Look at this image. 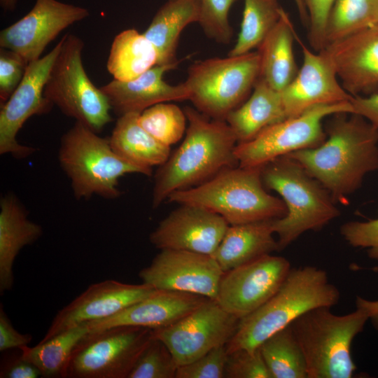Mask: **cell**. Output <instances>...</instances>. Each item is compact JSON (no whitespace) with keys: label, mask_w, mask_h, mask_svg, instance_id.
<instances>
[{"label":"cell","mask_w":378,"mask_h":378,"mask_svg":"<svg viewBox=\"0 0 378 378\" xmlns=\"http://www.w3.org/2000/svg\"><path fill=\"white\" fill-rule=\"evenodd\" d=\"M333 115L319 146L286 155L342 203L360 188L368 173L378 170V128L359 115Z\"/></svg>","instance_id":"1"},{"label":"cell","mask_w":378,"mask_h":378,"mask_svg":"<svg viewBox=\"0 0 378 378\" xmlns=\"http://www.w3.org/2000/svg\"><path fill=\"white\" fill-rule=\"evenodd\" d=\"M188 127L178 148L155 174L152 206L174 192L199 186L225 169L239 166L237 137L226 121L211 119L195 108H184Z\"/></svg>","instance_id":"2"},{"label":"cell","mask_w":378,"mask_h":378,"mask_svg":"<svg viewBox=\"0 0 378 378\" xmlns=\"http://www.w3.org/2000/svg\"><path fill=\"white\" fill-rule=\"evenodd\" d=\"M340 299L339 289L329 281L324 270L314 266L291 268L272 298L239 319L235 333L226 344L227 353L255 350L304 313L319 307H332Z\"/></svg>","instance_id":"3"},{"label":"cell","mask_w":378,"mask_h":378,"mask_svg":"<svg viewBox=\"0 0 378 378\" xmlns=\"http://www.w3.org/2000/svg\"><path fill=\"white\" fill-rule=\"evenodd\" d=\"M261 178L266 189L280 195L286 207V215L272 223L279 251L307 231L320 230L340 214L330 192L286 155L264 164Z\"/></svg>","instance_id":"4"},{"label":"cell","mask_w":378,"mask_h":378,"mask_svg":"<svg viewBox=\"0 0 378 378\" xmlns=\"http://www.w3.org/2000/svg\"><path fill=\"white\" fill-rule=\"evenodd\" d=\"M261 167L225 169L199 186L172 192L167 200L206 208L223 217L229 225L282 218L286 214V205L282 199L267 192Z\"/></svg>","instance_id":"5"},{"label":"cell","mask_w":378,"mask_h":378,"mask_svg":"<svg viewBox=\"0 0 378 378\" xmlns=\"http://www.w3.org/2000/svg\"><path fill=\"white\" fill-rule=\"evenodd\" d=\"M369 320L360 307L337 315L330 307L312 309L290 324L303 352L308 378H351L356 370L351 355L355 337Z\"/></svg>","instance_id":"6"},{"label":"cell","mask_w":378,"mask_h":378,"mask_svg":"<svg viewBox=\"0 0 378 378\" xmlns=\"http://www.w3.org/2000/svg\"><path fill=\"white\" fill-rule=\"evenodd\" d=\"M97 134L76 121L61 139L59 162L78 200L94 195L115 199L120 195L118 186L121 176L134 173L152 174L120 158L112 149L109 139Z\"/></svg>","instance_id":"7"},{"label":"cell","mask_w":378,"mask_h":378,"mask_svg":"<svg viewBox=\"0 0 378 378\" xmlns=\"http://www.w3.org/2000/svg\"><path fill=\"white\" fill-rule=\"evenodd\" d=\"M258 52L197 61L184 82L189 100L211 119L225 121L244 102L259 78Z\"/></svg>","instance_id":"8"},{"label":"cell","mask_w":378,"mask_h":378,"mask_svg":"<svg viewBox=\"0 0 378 378\" xmlns=\"http://www.w3.org/2000/svg\"><path fill=\"white\" fill-rule=\"evenodd\" d=\"M61 41V48L45 85L44 95L64 115L98 133L112 121L108 100L85 71L82 39L66 34Z\"/></svg>","instance_id":"9"},{"label":"cell","mask_w":378,"mask_h":378,"mask_svg":"<svg viewBox=\"0 0 378 378\" xmlns=\"http://www.w3.org/2000/svg\"><path fill=\"white\" fill-rule=\"evenodd\" d=\"M153 330L118 326L88 332L76 345L65 378H127Z\"/></svg>","instance_id":"10"},{"label":"cell","mask_w":378,"mask_h":378,"mask_svg":"<svg viewBox=\"0 0 378 378\" xmlns=\"http://www.w3.org/2000/svg\"><path fill=\"white\" fill-rule=\"evenodd\" d=\"M339 113H353L350 101L316 106L265 127L250 141L237 144L239 166L261 167L276 158L319 146L327 137L323 120Z\"/></svg>","instance_id":"11"},{"label":"cell","mask_w":378,"mask_h":378,"mask_svg":"<svg viewBox=\"0 0 378 378\" xmlns=\"http://www.w3.org/2000/svg\"><path fill=\"white\" fill-rule=\"evenodd\" d=\"M239 321V318L223 309L216 300L208 299L172 325L153 330V336L168 347L181 366L227 344Z\"/></svg>","instance_id":"12"},{"label":"cell","mask_w":378,"mask_h":378,"mask_svg":"<svg viewBox=\"0 0 378 378\" xmlns=\"http://www.w3.org/2000/svg\"><path fill=\"white\" fill-rule=\"evenodd\" d=\"M62 41L43 57L28 64L24 75L0 110V154L20 159L36 149L17 141V134L25 122L34 115L47 113L53 105L44 95V88L52 64L60 50Z\"/></svg>","instance_id":"13"},{"label":"cell","mask_w":378,"mask_h":378,"mask_svg":"<svg viewBox=\"0 0 378 378\" xmlns=\"http://www.w3.org/2000/svg\"><path fill=\"white\" fill-rule=\"evenodd\" d=\"M291 269L285 258L267 254L225 272L216 301L239 319L250 314L281 286Z\"/></svg>","instance_id":"14"},{"label":"cell","mask_w":378,"mask_h":378,"mask_svg":"<svg viewBox=\"0 0 378 378\" xmlns=\"http://www.w3.org/2000/svg\"><path fill=\"white\" fill-rule=\"evenodd\" d=\"M223 274L211 255L162 249L139 276L156 290L192 293L215 300Z\"/></svg>","instance_id":"15"},{"label":"cell","mask_w":378,"mask_h":378,"mask_svg":"<svg viewBox=\"0 0 378 378\" xmlns=\"http://www.w3.org/2000/svg\"><path fill=\"white\" fill-rule=\"evenodd\" d=\"M85 8L57 0H36L24 17L0 32V48L15 52L28 63L41 58L64 29L88 17Z\"/></svg>","instance_id":"16"},{"label":"cell","mask_w":378,"mask_h":378,"mask_svg":"<svg viewBox=\"0 0 378 378\" xmlns=\"http://www.w3.org/2000/svg\"><path fill=\"white\" fill-rule=\"evenodd\" d=\"M155 290L144 283L130 284L113 279L92 284L57 313L41 341L81 324L110 317Z\"/></svg>","instance_id":"17"},{"label":"cell","mask_w":378,"mask_h":378,"mask_svg":"<svg viewBox=\"0 0 378 378\" xmlns=\"http://www.w3.org/2000/svg\"><path fill=\"white\" fill-rule=\"evenodd\" d=\"M150 234V241L162 249L185 250L212 255L228 226L227 220L206 208L179 204Z\"/></svg>","instance_id":"18"},{"label":"cell","mask_w":378,"mask_h":378,"mask_svg":"<svg viewBox=\"0 0 378 378\" xmlns=\"http://www.w3.org/2000/svg\"><path fill=\"white\" fill-rule=\"evenodd\" d=\"M303 63L293 81L280 92L286 118L319 105L349 102L353 97L342 87L335 69L323 52H313L296 34Z\"/></svg>","instance_id":"19"},{"label":"cell","mask_w":378,"mask_h":378,"mask_svg":"<svg viewBox=\"0 0 378 378\" xmlns=\"http://www.w3.org/2000/svg\"><path fill=\"white\" fill-rule=\"evenodd\" d=\"M352 96L378 86V25L328 44L321 50Z\"/></svg>","instance_id":"20"},{"label":"cell","mask_w":378,"mask_h":378,"mask_svg":"<svg viewBox=\"0 0 378 378\" xmlns=\"http://www.w3.org/2000/svg\"><path fill=\"white\" fill-rule=\"evenodd\" d=\"M208 299L192 293L156 290L151 295L110 317L85 324L89 332L118 326L160 329L179 321Z\"/></svg>","instance_id":"21"},{"label":"cell","mask_w":378,"mask_h":378,"mask_svg":"<svg viewBox=\"0 0 378 378\" xmlns=\"http://www.w3.org/2000/svg\"><path fill=\"white\" fill-rule=\"evenodd\" d=\"M179 62L157 64L134 79H114L100 89L107 97L111 110L118 116L128 113H141L161 102L189 99V92L184 83L174 85L163 79L164 74L176 69Z\"/></svg>","instance_id":"22"},{"label":"cell","mask_w":378,"mask_h":378,"mask_svg":"<svg viewBox=\"0 0 378 378\" xmlns=\"http://www.w3.org/2000/svg\"><path fill=\"white\" fill-rule=\"evenodd\" d=\"M43 233L41 225L28 218L27 212L14 195L0 201V292L11 289L13 265L20 250L36 241Z\"/></svg>","instance_id":"23"},{"label":"cell","mask_w":378,"mask_h":378,"mask_svg":"<svg viewBox=\"0 0 378 378\" xmlns=\"http://www.w3.org/2000/svg\"><path fill=\"white\" fill-rule=\"evenodd\" d=\"M273 220L229 225L211 255L224 272L279 251Z\"/></svg>","instance_id":"24"},{"label":"cell","mask_w":378,"mask_h":378,"mask_svg":"<svg viewBox=\"0 0 378 378\" xmlns=\"http://www.w3.org/2000/svg\"><path fill=\"white\" fill-rule=\"evenodd\" d=\"M296 34L291 20L284 9L276 24L258 48V78L279 92L293 81L299 70L293 52Z\"/></svg>","instance_id":"25"},{"label":"cell","mask_w":378,"mask_h":378,"mask_svg":"<svg viewBox=\"0 0 378 378\" xmlns=\"http://www.w3.org/2000/svg\"><path fill=\"white\" fill-rule=\"evenodd\" d=\"M139 114L134 112L119 116L109 143L120 158L152 174L153 167H160L167 160L170 146L158 141L141 127Z\"/></svg>","instance_id":"26"},{"label":"cell","mask_w":378,"mask_h":378,"mask_svg":"<svg viewBox=\"0 0 378 378\" xmlns=\"http://www.w3.org/2000/svg\"><path fill=\"white\" fill-rule=\"evenodd\" d=\"M285 119L280 92L258 78L248 99L232 111L225 121L239 144L250 141L265 127Z\"/></svg>","instance_id":"27"},{"label":"cell","mask_w":378,"mask_h":378,"mask_svg":"<svg viewBox=\"0 0 378 378\" xmlns=\"http://www.w3.org/2000/svg\"><path fill=\"white\" fill-rule=\"evenodd\" d=\"M199 12L198 0H168L158 10L144 34L158 52V64L178 62L176 52L181 33L198 22Z\"/></svg>","instance_id":"28"},{"label":"cell","mask_w":378,"mask_h":378,"mask_svg":"<svg viewBox=\"0 0 378 378\" xmlns=\"http://www.w3.org/2000/svg\"><path fill=\"white\" fill-rule=\"evenodd\" d=\"M157 64L158 52L144 33L128 29L115 36L106 64L115 80L134 79Z\"/></svg>","instance_id":"29"},{"label":"cell","mask_w":378,"mask_h":378,"mask_svg":"<svg viewBox=\"0 0 378 378\" xmlns=\"http://www.w3.org/2000/svg\"><path fill=\"white\" fill-rule=\"evenodd\" d=\"M89 332L84 323L62 332L34 346L20 350L22 358L35 365L43 377L65 378L71 354L78 342Z\"/></svg>","instance_id":"30"},{"label":"cell","mask_w":378,"mask_h":378,"mask_svg":"<svg viewBox=\"0 0 378 378\" xmlns=\"http://www.w3.org/2000/svg\"><path fill=\"white\" fill-rule=\"evenodd\" d=\"M258 349L272 378H308L303 352L290 325L268 337Z\"/></svg>","instance_id":"31"},{"label":"cell","mask_w":378,"mask_h":378,"mask_svg":"<svg viewBox=\"0 0 378 378\" xmlns=\"http://www.w3.org/2000/svg\"><path fill=\"white\" fill-rule=\"evenodd\" d=\"M283 10L279 0H244L240 31L228 55H243L258 48L279 20Z\"/></svg>","instance_id":"32"},{"label":"cell","mask_w":378,"mask_h":378,"mask_svg":"<svg viewBox=\"0 0 378 378\" xmlns=\"http://www.w3.org/2000/svg\"><path fill=\"white\" fill-rule=\"evenodd\" d=\"M376 25L378 0H335L326 24V46Z\"/></svg>","instance_id":"33"},{"label":"cell","mask_w":378,"mask_h":378,"mask_svg":"<svg viewBox=\"0 0 378 378\" xmlns=\"http://www.w3.org/2000/svg\"><path fill=\"white\" fill-rule=\"evenodd\" d=\"M187 118L178 106L161 102L148 107L139 115L141 127L158 141L170 146L180 141L186 131Z\"/></svg>","instance_id":"34"},{"label":"cell","mask_w":378,"mask_h":378,"mask_svg":"<svg viewBox=\"0 0 378 378\" xmlns=\"http://www.w3.org/2000/svg\"><path fill=\"white\" fill-rule=\"evenodd\" d=\"M178 367L168 347L153 336L127 378H175Z\"/></svg>","instance_id":"35"},{"label":"cell","mask_w":378,"mask_h":378,"mask_svg":"<svg viewBox=\"0 0 378 378\" xmlns=\"http://www.w3.org/2000/svg\"><path fill=\"white\" fill-rule=\"evenodd\" d=\"M198 23L207 37L227 44L232 36L229 22V11L236 0H198Z\"/></svg>","instance_id":"36"},{"label":"cell","mask_w":378,"mask_h":378,"mask_svg":"<svg viewBox=\"0 0 378 378\" xmlns=\"http://www.w3.org/2000/svg\"><path fill=\"white\" fill-rule=\"evenodd\" d=\"M227 356L226 344L217 346L196 360L178 366L175 378H225Z\"/></svg>","instance_id":"37"},{"label":"cell","mask_w":378,"mask_h":378,"mask_svg":"<svg viewBox=\"0 0 378 378\" xmlns=\"http://www.w3.org/2000/svg\"><path fill=\"white\" fill-rule=\"evenodd\" d=\"M225 378H272L258 348L228 354Z\"/></svg>","instance_id":"38"},{"label":"cell","mask_w":378,"mask_h":378,"mask_svg":"<svg viewBox=\"0 0 378 378\" xmlns=\"http://www.w3.org/2000/svg\"><path fill=\"white\" fill-rule=\"evenodd\" d=\"M28 62L19 54L0 48V104L3 105L20 83Z\"/></svg>","instance_id":"39"},{"label":"cell","mask_w":378,"mask_h":378,"mask_svg":"<svg viewBox=\"0 0 378 378\" xmlns=\"http://www.w3.org/2000/svg\"><path fill=\"white\" fill-rule=\"evenodd\" d=\"M340 234L350 246L366 248L370 258L378 260V218L346 222Z\"/></svg>","instance_id":"40"},{"label":"cell","mask_w":378,"mask_h":378,"mask_svg":"<svg viewBox=\"0 0 378 378\" xmlns=\"http://www.w3.org/2000/svg\"><path fill=\"white\" fill-rule=\"evenodd\" d=\"M302 1L309 18V44L315 52H321L326 46V24L335 0Z\"/></svg>","instance_id":"41"},{"label":"cell","mask_w":378,"mask_h":378,"mask_svg":"<svg viewBox=\"0 0 378 378\" xmlns=\"http://www.w3.org/2000/svg\"><path fill=\"white\" fill-rule=\"evenodd\" d=\"M32 340L30 334H22L13 326L2 304L0 308V351L1 352L27 346Z\"/></svg>","instance_id":"42"},{"label":"cell","mask_w":378,"mask_h":378,"mask_svg":"<svg viewBox=\"0 0 378 378\" xmlns=\"http://www.w3.org/2000/svg\"><path fill=\"white\" fill-rule=\"evenodd\" d=\"M41 377L38 369L32 363L21 357L8 360L1 368V378H37Z\"/></svg>","instance_id":"43"},{"label":"cell","mask_w":378,"mask_h":378,"mask_svg":"<svg viewBox=\"0 0 378 378\" xmlns=\"http://www.w3.org/2000/svg\"><path fill=\"white\" fill-rule=\"evenodd\" d=\"M353 113L368 120L378 128V92L369 97L353 96L350 99Z\"/></svg>","instance_id":"44"},{"label":"cell","mask_w":378,"mask_h":378,"mask_svg":"<svg viewBox=\"0 0 378 378\" xmlns=\"http://www.w3.org/2000/svg\"><path fill=\"white\" fill-rule=\"evenodd\" d=\"M356 307H360L368 314V318L374 328L378 330V300H369L357 296L356 299Z\"/></svg>","instance_id":"45"},{"label":"cell","mask_w":378,"mask_h":378,"mask_svg":"<svg viewBox=\"0 0 378 378\" xmlns=\"http://www.w3.org/2000/svg\"><path fill=\"white\" fill-rule=\"evenodd\" d=\"M294 1L297 6L298 10L299 12V15L302 20V22L304 25H307V27H308L309 18H308V14H307L303 1L302 0H294Z\"/></svg>","instance_id":"46"},{"label":"cell","mask_w":378,"mask_h":378,"mask_svg":"<svg viewBox=\"0 0 378 378\" xmlns=\"http://www.w3.org/2000/svg\"><path fill=\"white\" fill-rule=\"evenodd\" d=\"M18 0H0V4L5 10H13L15 8Z\"/></svg>","instance_id":"47"}]
</instances>
